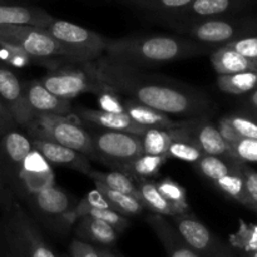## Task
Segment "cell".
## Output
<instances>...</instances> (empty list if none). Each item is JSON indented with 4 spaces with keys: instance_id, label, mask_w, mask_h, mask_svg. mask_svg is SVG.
Masks as SVG:
<instances>
[{
    "instance_id": "484cf974",
    "label": "cell",
    "mask_w": 257,
    "mask_h": 257,
    "mask_svg": "<svg viewBox=\"0 0 257 257\" xmlns=\"http://www.w3.org/2000/svg\"><path fill=\"white\" fill-rule=\"evenodd\" d=\"M182 125L172 128L173 140L171 142L170 147H168L166 157H167V160H180L195 165L196 162H198L202 158L203 153L200 150L197 143L183 130Z\"/></svg>"
},
{
    "instance_id": "30bf717a",
    "label": "cell",
    "mask_w": 257,
    "mask_h": 257,
    "mask_svg": "<svg viewBox=\"0 0 257 257\" xmlns=\"http://www.w3.org/2000/svg\"><path fill=\"white\" fill-rule=\"evenodd\" d=\"M171 222L200 257H240L230 243L223 242L192 212L172 216Z\"/></svg>"
},
{
    "instance_id": "4316f807",
    "label": "cell",
    "mask_w": 257,
    "mask_h": 257,
    "mask_svg": "<svg viewBox=\"0 0 257 257\" xmlns=\"http://www.w3.org/2000/svg\"><path fill=\"white\" fill-rule=\"evenodd\" d=\"M167 161L166 156H152L142 153L131 161L130 163L120 167L118 171H122L125 175L130 176L135 182H140V181H148L152 178L157 177L160 173L161 168L165 165Z\"/></svg>"
},
{
    "instance_id": "ab89813d",
    "label": "cell",
    "mask_w": 257,
    "mask_h": 257,
    "mask_svg": "<svg viewBox=\"0 0 257 257\" xmlns=\"http://www.w3.org/2000/svg\"><path fill=\"white\" fill-rule=\"evenodd\" d=\"M225 45L231 48V49L236 50V52L240 53L243 57L257 62V35H253V37L245 35V37L231 40V42L226 43Z\"/></svg>"
},
{
    "instance_id": "d6a6232c",
    "label": "cell",
    "mask_w": 257,
    "mask_h": 257,
    "mask_svg": "<svg viewBox=\"0 0 257 257\" xmlns=\"http://www.w3.org/2000/svg\"><path fill=\"white\" fill-rule=\"evenodd\" d=\"M113 2L143 10L150 13L153 18H158L182 9L192 0H113Z\"/></svg>"
},
{
    "instance_id": "52a82bcc",
    "label": "cell",
    "mask_w": 257,
    "mask_h": 257,
    "mask_svg": "<svg viewBox=\"0 0 257 257\" xmlns=\"http://www.w3.org/2000/svg\"><path fill=\"white\" fill-rule=\"evenodd\" d=\"M45 29L67 50L74 63L90 62L104 55L109 38L62 19H53Z\"/></svg>"
},
{
    "instance_id": "7bdbcfd3",
    "label": "cell",
    "mask_w": 257,
    "mask_h": 257,
    "mask_svg": "<svg viewBox=\"0 0 257 257\" xmlns=\"http://www.w3.org/2000/svg\"><path fill=\"white\" fill-rule=\"evenodd\" d=\"M18 127L19 125L17 124L15 119L13 118L12 113L9 112V109L5 107V104L0 99V137L7 132H9V131L17 130Z\"/></svg>"
},
{
    "instance_id": "b9f144b4",
    "label": "cell",
    "mask_w": 257,
    "mask_h": 257,
    "mask_svg": "<svg viewBox=\"0 0 257 257\" xmlns=\"http://www.w3.org/2000/svg\"><path fill=\"white\" fill-rule=\"evenodd\" d=\"M69 257H100V255L95 246L74 238L69 245Z\"/></svg>"
},
{
    "instance_id": "6da1fadb",
    "label": "cell",
    "mask_w": 257,
    "mask_h": 257,
    "mask_svg": "<svg viewBox=\"0 0 257 257\" xmlns=\"http://www.w3.org/2000/svg\"><path fill=\"white\" fill-rule=\"evenodd\" d=\"M75 64L109 92L168 115L185 119L207 118L215 109L210 97L197 88L165 75L147 73L105 55Z\"/></svg>"
},
{
    "instance_id": "d4e9b609",
    "label": "cell",
    "mask_w": 257,
    "mask_h": 257,
    "mask_svg": "<svg viewBox=\"0 0 257 257\" xmlns=\"http://www.w3.org/2000/svg\"><path fill=\"white\" fill-rule=\"evenodd\" d=\"M136 186L140 192L141 202L150 212L166 216V217H172V216L182 213L180 208H177L163 197L162 193L158 191L156 182H153L152 180L140 181V182H136Z\"/></svg>"
},
{
    "instance_id": "3957f363",
    "label": "cell",
    "mask_w": 257,
    "mask_h": 257,
    "mask_svg": "<svg viewBox=\"0 0 257 257\" xmlns=\"http://www.w3.org/2000/svg\"><path fill=\"white\" fill-rule=\"evenodd\" d=\"M0 257H60L19 200L0 215Z\"/></svg>"
},
{
    "instance_id": "603a6c76",
    "label": "cell",
    "mask_w": 257,
    "mask_h": 257,
    "mask_svg": "<svg viewBox=\"0 0 257 257\" xmlns=\"http://www.w3.org/2000/svg\"><path fill=\"white\" fill-rule=\"evenodd\" d=\"M123 112L127 113L136 123L145 128H160V130H171L183 124L185 119L176 120L166 113L160 112L155 108L147 107L145 104L125 98L122 102Z\"/></svg>"
},
{
    "instance_id": "1f68e13d",
    "label": "cell",
    "mask_w": 257,
    "mask_h": 257,
    "mask_svg": "<svg viewBox=\"0 0 257 257\" xmlns=\"http://www.w3.org/2000/svg\"><path fill=\"white\" fill-rule=\"evenodd\" d=\"M87 176L92 178L93 181H98V182L103 183V185L112 188V190L133 196V197L141 201V196L140 192H138L137 186H136V182L122 171L117 170L110 171V172H100V171L92 170Z\"/></svg>"
},
{
    "instance_id": "5bb4252c",
    "label": "cell",
    "mask_w": 257,
    "mask_h": 257,
    "mask_svg": "<svg viewBox=\"0 0 257 257\" xmlns=\"http://www.w3.org/2000/svg\"><path fill=\"white\" fill-rule=\"evenodd\" d=\"M0 99L12 113L17 124L25 130L35 114L30 110L25 99L23 82L2 60H0Z\"/></svg>"
},
{
    "instance_id": "ffe728a7",
    "label": "cell",
    "mask_w": 257,
    "mask_h": 257,
    "mask_svg": "<svg viewBox=\"0 0 257 257\" xmlns=\"http://www.w3.org/2000/svg\"><path fill=\"white\" fill-rule=\"evenodd\" d=\"M77 117L88 124L100 130L119 131V132H128L138 136H142L148 130L136 123L125 112L79 107L77 110Z\"/></svg>"
},
{
    "instance_id": "7a4b0ae2",
    "label": "cell",
    "mask_w": 257,
    "mask_h": 257,
    "mask_svg": "<svg viewBox=\"0 0 257 257\" xmlns=\"http://www.w3.org/2000/svg\"><path fill=\"white\" fill-rule=\"evenodd\" d=\"M213 48L185 35H136L109 39L104 55L124 64L146 68L207 54Z\"/></svg>"
},
{
    "instance_id": "d6986e66",
    "label": "cell",
    "mask_w": 257,
    "mask_h": 257,
    "mask_svg": "<svg viewBox=\"0 0 257 257\" xmlns=\"http://www.w3.org/2000/svg\"><path fill=\"white\" fill-rule=\"evenodd\" d=\"M146 222L162 243L167 257H200L166 216L151 212Z\"/></svg>"
},
{
    "instance_id": "f546056e",
    "label": "cell",
    "mask_w": 257,
    "mask_h": 257,
    "mask_svg": "<svg viewBox=\"0 0 257 257\" xmlns=\"http://www.w3.org/2000/svg\"><path fill=\"white\" fill-rule=\"evenodd\" d=\"M93 182H94L95 188L104 196L105 200L113 206V208L117 212L122 213V215L127 216V217H131V216L141 215L146 210L142 202L133 197V196L112 190V188L107 187V186L98 182V181H93Z\"/></svg>"
},
{
    "instance_id": "7dc6e473",
    "label": "cell",
    "mask_w": 257,
    "mask_h": 257,
    "mask_svg": "<svg viewBox=\"0 0 257 257\" xmlns=\"http://www.w3.org/2000/svg\"><path fill=\"white\" fill-rule=\"evenodd\" d=\"M240 257H257V250L251 251V252H238Z\"/></svg>"
},
{
    "instance_id": "681fc988",
    "label": "cell",
    "mask_w": 257,
    "mask_h": 257,
    "mask_svg": "<svg viewBox=\"0 0 257 257\" xmlns=\"http://www.w3.org/2000/svg\"><path fill=\"white\" fill-rule=\"evenodd\" d=\"M17 2H19V0H17Z\"/></svg>"
},
{
    "instance_id": "5b68a950",
    "label": "cell",
    "mask_w": 257,
    "mask_h": 257,
    "mask_svg": "<svg viewBox=\"0 0 257 257\" xmlns=\"http://www.w3.org/2000/svg\"><path fill=\"white\" fill-rule=\"evenodd\" d=\"M24 201L38 225L53 235L65 236L74 227L70 213L78 202L62 188L52 186L32 193Z\"/></svg>"
},
{
    "instance_id": "e0dca14e",
    "label": "cell",
    "mask_w": 257,
    "mask_h": 257,
    "mask_svg": "<svg viewBox=\"0 0 257 257\" xmlns=\"http://www.w3.org/2000/svg\"><path fill=\"white\" fill-rule=\"evenodd\" d=\"M23 88L28 105L34 114H72L70 100L53 94L40 83L39 79L23 82Z\"/></svg>"
},
{
    "instance_id": "bcb514c9",
    "label": "cell",
    "mask_w": 257,
    "mask_h": 257,
    "mask_svg": "<svg viewBox=\"0 0 257 257\" xmlns=\"http://www.w3.org/2000/svg\"><path fill=\"white\" fill-rule=\"evenodd\" d=\"M247 102L250 104V107L252 108L253 110H256L257 113V88H255L253 90H251V94L248 95Z\"/></svg>"
},
{
    "instance_id": "f6af8a7d",
    "label": "cell",
    "mask_w": 257,
    "mask_h": 257,
    "mask_svg": "<svg viewBox=\"0 0 257 257\" xmlns=\"http://www.w3.org/2000/svg\"><path fill=\"white\" fill-rule=\"evenodd\" d=\"M95 247H97L100 257H120L115 252H113L112 250H109V247H102V246H95Z\"/></svg>"
},
{
    "instance_id": "7402d4cb",
    "label": "cell",
    "mask_w": 257,
    "mask_h": 257,
    "mask_svg": "<svg viewBox=\"0 0 257 257\" xmlns=\"http://www.w3.org/2000/svg\"><path fill=\"white\" fill-rule=\"evenodd\" d=\"M74 233L78 240L102 247H110L119 238V232L115 228L104 221L89 216L78 218L74 225Z\"/></svg>"
},
{
    "instance_id": "4fadbf2b",
    "label": "cell",
    "mask_w": 257,
    "mask_h": 257,
    "mask_svg": "<svg viewBox=\"0 0 257 257\" xmlns=\"http://www.w3.org/2000/svg\"><path fill=\"white\" fill-rule=\"evenodd\" d=\"M256 3L257 0H192L182 9L163 17H158L156 19L168 25H173L208 19V18L228 17L243 9H247Z\"/></svg>"
},
{
    "instance_id": "74e56055",
    "label": "cell",
    "mask_w": 257,
    "mask_h": 257,
    "mask_svg": "<svg viewBox=\"0 0 257 257\" xmlns=\"http://www.w3.org/2000/svg\"><path fill=\"white\" fill-rule=\"evenodd\" d=\"M225 119L230 123L231 127L241 138L257 140V119L245 114H238V113L226 115Z\"/></svg>"
},
{
    "instance_id": "c3c4849f",
    "label": "cell",
    "mask_w": 257,
    "mask_h": 257,
    "mask_svg": "<svg viewBox=\"0 0 257 257\" xmlns=\"http://www.w3.org/2000/svg\"><path fill=\"white\" fill-rule=\"evenodd\" d=\"M60 257H69V255H68V256L67 255H62Z\"/></svg>"
},
{
    "instance_id": "44dd1931",
    "label": "cell",
    "mask_w": 257,
    "mask_h": 257,
    "mask_svg": "<svg viewBox=\"0 0 257 257\" xmlns=\"http://www.w3.org/2000/svg\"><path fill=\"white\" fill-rule=\"evenodd\" d=\"M54 17L38 7L20 4L17 0H0V25L22 24L47 28Z\"/></svg>"
},
{
    "instance_id": "2e32d148",
    "label": "cell",
    "mask_w": 257,
    "mask_h": 257,
    "mask_svg": "<svg viewBox=\"0 0 257 257\" xmlns=\"http://www.w3.org/2000/svg\"><path fill=\"white\" fill-rule=\"evenodd\" d=\"M54 186V172L48 161L33 148L27 156L20 173V195L18 200H25L29 195Z\"/></svg>"
},
{
    "instance_id": "9c48e42d",
    "label": "cell",
    "mask_w": 257,
    "mask_h": 257,
    "mask_svg": "<svg viewBox=\"0 0 257 257\" xmlns=\"http://www.w3.org/2000/svg\"><path fill=\"white\" fill-rule=\"evenodd\" d=\"M94 160L119 170L143 153L141 136L119 131H98L90 133Z\"/></svg>"
},
{
    "instance_id": "7c38bea8",
    "label": "cell",
    "mask_w": 257,
    "mask_h": 257,
    "mask_svg": "<svg viewBox=\"0 0 257 257\" xmlns=\"http://www.w3.org/2000/svg\"><path fill=\"white\" fill-rule=\"evenodd\" d=\"M40 83L53 94L64 99H73L83 93L100 94L105 92V87L90 77L82 68H63L52 70L39 78Z\"/></svg>"
},
{
    "instance_id": "cb8c5ba5",
    "label": "cell",
    "mask_w": 257,
    "mask_h": 257,
    "mask_svg": "<svg viewBox=\"0 0 257 257\" xmlns=\"http://www.w3.org/2000/svg\"><path fill=\"white\" fill-rule=\"evenodd\" d=\"M211 64L217 74H233L240 72H257V62L243 57L236 50L220 45L211 52Z\"/></svg>"
},
{
    "instance_id": "8992f818",
    "label": "cell",
    "mask_w": 257,
    "mask_h": 257,
    "mask_svg": "<svg viewBox=\"0 0 257 257\" xmlns=\"http://www.w3.org/2000/svg\"><path fill=\"white\" fill-rule=\"evenodd\" d=\"M0 44H9L29 55L35 62L63 57L69 59L67 50L50 35L45 28L22 24L0 25Z\"/></svg>"
},
{
    "instance_id": "d590c367",
    "label": "cell",
    "mask_w": 257,
    "mask_h": 257,
    "mask_svg": "<svg viewBox=\"0 0 257 257\" xmlns=\"http://www.w3.org/2000/svg\"><path fill=\"white\" fill-rule=\"evenodd\" d=\"M230 245L237 252H251L257 250V223L240 220V227L230 236Z\"/></svg>"
},
{
    "instance_id": "83f0119b",
    "label": "cell",
    "mask_w": 257,
    "mask_h": 257,
    "mask_svg": "<svg viewBox=\"0 0 257 257\" xmlns=\"http://www.w3.org/2000/svg\"><path fill=\"white\" fill-rule=\"evenodd\" d=\"M242 163L243 162L236 163L235 167L227 175H225L220 180L213 182V185L223 195L230 197L231 200L236 201V202L241 203L242 206L247 207L248 210H251L250 198H248L247 192H246L245 180H243L242 171H241Z\"/></svg>"
},
{
    "instance_id": "e575fe53",
    "label": "cell",
    "mask_w": 257,
    "mask_h": 257,
    "mask_svg": "<svg viewBox=\"0 0 257 257\" xmlns=\"http://www.w3.org/2000/svg\"><path fill=\"white\" fill-rule=\"evenodd\" d=\"M143 146V153L152 156H166L168 147L173 140V131L148 128L141 136Z\"/></svg>"
},
{
    "instance_id": "ee69618b",
    "label": "cell",
    "mask_w": 257,
    "mask_h": 257,
    "mask_svg": "<svg viewBox=\"0 0 257 257\" xmlns=\"http://www.w3.org/2000/svg\"><path fill=\"white\" fill-rule=\"evenodd\" d=\"M15 200H17V198L13 195L12 191L8 188V186L5 185V182L2 178V175H0V211L9 207Z\"/></svg>"
},
{
    "instance_id": "f35d334b",
    "label": "cell",
    "mask_w": 257,
    "mask_h": 257,
    "mask_svg": "<svg viewBox=\"0 0 257 257\" xmlns=\"http://www.w3.org/2000/svg\"><path fill=\"white\" fill-rule=\"evenodd\" d=\"M233 160L238 162H257V140L242 138L230 145Z\"/></svg>"
},
{
    "instance_id": "8d00e7d4",
    "label": "cell",
    "mask_w": 257,
    "mask_h": 257,
    "mask_svg": "<svg viewBox=\"0 0 257 257\" xmlns=\"http://www.w3.org/2000/svg\"><path fill=\"white\" fill-rule=\"evenodd\" d=\"M156 186H157L158 191L162 193L163 197L170 201L176 207L180 208L182 213L191 212L190 205L187 202V193L180 183L173 181L172 178L165 177L156 182Z\"/></svg>"
},
{
    "instance_id": "ba28073f",
    "label": "cell",
    "mask_w": 257,
    "mask_h": 257,
    "mask_svg": "<svg viewBox=\"0 0 257 257\" xmlns=\"http://www.w3.org/2000/svg\"><path fill=\"white\" fill-rule=\"evenodd\" d=\"M171 27L178 33H182L185 37L217 48L231 40L245 37L247 33L256 29L257 23L251 19H232L228 17H220L173 24Z\"/></svg>"
},
{
    "instance_id": "836d02e7",
    "label": "cell",
    "mask_w": 257,
    "mask_h": 257,
    "mask_svg": "<svg viewBox=\"0 0 257 257\" xmlns=\"http://www.w3.org/2000/svg\"><path fill=\"white\" fill-rule=\"evenodd\" d=\"M236 163H238V161L220 157V156L203 155L202 158L195 163V167L206 180L213 183L227 175L235 167Z\"/></svg>"
},
{
    "instance_id": "ac0fdd59",
    "label": "cell",
    "mask_w": 257,
    "mask_h": 257,
    "mask_svg": "<svg viewBox=\"0 0 257 257\" xmlns=\"http://www.w3.org/2000/svg\"><path fill=\"white\" fill-rule=\"evenodd\" d=\"M30 141H32L33 148L38 151L49 163L68 168V170L78 171L83 175H88L93 170L89 157L73 148L45 140L30 138Z\"/></svg>"
},
{
    "instance_id": "277c9868",
    "label": "cell",
    "mask_w": 257,
    "mask_h": 257,
    "mask_svg": "<svg viewBox=\"0 0 257 257\" xmlns=\"http://www.w3.org/2000/svg\"><path fill=\"white\" fill-rule=\"evenodd\" d=\"M24 131L29 138L59 143L94 160L92 135L78 124L73 114H35Z\"/></svg>"
},
{
    "instance_id": "9a60e30c",
    "label": "cell",
    "mask_w": 257,
    "mask_h": 257,
    "mask_svg": "<svg viewBox=\"0 0 257 257\" xmlns=\"http://www.w3.org/2000/svg\"><path fill=\"white\" fill-rule=\"evenodd\" d=\"M182 127L197 143L203 155L220 156V157L233 160L230 145L221 135L218 127L212 124L207 118L186 119Z\"/></svg>"
},
{
    "instance_id": "4dcf8cb0",
    "label": "cell",
    "mask_w": 257,
    "mask_h": 257,
    "mask_svg": "<svg viewBox=\"0 0 257 257\" xmlns=\"http://www.w3.org/2000/svg\"><path fill=\"white\" fill-rule=\"evenodd\" d=\"M218 89L232 95H241L257 87V72H240L233 74H218L216 79Z\"/></svg>"
},
{
    "instance_id": "8fae6325",
    "label": "cell",
    "mask_w": 257,
    "mask_h": 257,
    "mask_svg": "<svg viewBox=\"0 0 257 257\" xmlns=\"http://www.w3.org/2000/svg\"><path fill=\"white\" fill-rule=\"evenodd\" d=\"M32 150L30 138L18 130L0 137V175L17 200L20 195V173Z\"/></svg>"
},
{
    "instance_id": "f1b7e54d",
    "label": "cell",
    "mask_w": 257,
    "mask_h": 257,
    "mask_svg": "<svg viewBox=\"0 0 257 257\" xmlns=\"http://www.w3.org/2000/svg\"><path fill=\"white\" fill-rule=\"evenodd\" d=\"M84 216H89V217L104 221L108 225L112 226L113 228H115L119 233H122L123 231H125L131 226V221L127 216L122 215V213L117 212L112 208L87 207V206H80L77 203L75 207L73 208L72 213H70V217H72L74 225L78 218L84 217Z\"/></svg>"
},
{
    "instance_id": "60d3db41",
    "label": "cell",
    "mask_w": 257,
    "mask_h": 257,
    "mask_svg": "<svg viewBox=\"0 0 257 257\" xmlns=\"http://www.w3.org/2000/svg\"><path fill=\"white\" fill-rule=\"evenodd\" d=\"M243 180H245L246 192L251 202V210L257 213V171L248 167L247 163H242L241 166Z\"/></svg>"
}]
</instances>
